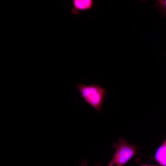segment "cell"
<instances>
[{"instance_id": "1", "label": "cell", "mask_w": 166, "mask_h": 166, "mask_svg": "<svg viewBox=\"0 0 166 166\" xmlns=\"http://www.w3.org/2000/svg\"><path fill=\"white\" fill-rule=\"evenodd\" d=\"M76 87L81 97L87 103L99 112L102 111L106 95L105 89L95 84L88 85L80 83Z\"/></svg>"}, {"instance_id": "2", "label": "cell", "mask_w": 166, "mask_h": 166, "mask_svg": "<svg viewBox=\"0 0 166 166\" xmlns=\"http://www.w3.org/2000/svg\"><path fill=\"white\" fill-rule=\"evenodd\" d=\"M115 151L108 166H123L136 154L139 147L128 143L127 140L120 138L117 143L113 144Z\"/></svg>"}, {"instance_id": "3", "label": "cell", "mask_w": 166, "mask_h": 166, "mask_svg": "<svg viewBox=\"0 0 166 166\" xmlns=\"http://www.w3.org/2000/svg\"><path fill=\"white\" fill-rule=\"evenodd\" d=\"M72 3L74 6L72 11H75L74 14H75L77 13V11H85L91 9L93 6L94 2L92 0H73Z\"/></svg>"}, {"instance_id": "4", "label": "cell", "mask_w": 166, "mask_h": 166, "mask_svg": "<svg viewBox=\"0 0 166 166\" xmlns=\"http://www.w3.org/2000/svg\"><path fill=\"white\" fill-rule=\"evenodd\" d=\"M154 159L161 166H166V138L156 150Z\"/></svg>"}, {"instance_id": "5", "label": "cell", "mask_w": 166, "mask_h": 166, "mask_svg": "<svg viewBox=\"0 0 166 166\" xmlns=\"http://www.w3.org/2000/svg\"><path fill=\"white\" fill-rule=\"evenodd\" d=\"M155 6L163 16H166V0H157Z\"/></svg>"}, {"instance_id": "6", "label": "cell", "mask_w": 166, "mask_h": 166, "mask_svg": "<svg viewBox=\"0 0 166 166\" xmlns=\"http://www.w3.org/2000/svg\"><path fill=\"white\" fill-rule=\"evenodd\" d=\"M80 166H88L87 160H82ZM94 166H101V164L99 163H97Z\"/></svg>"}, {"instance_id": "7", "label": "cell", "mask_w": 166, "mask_h": 166, "mask_svg": "<svg viewBox=\"0 0 166 166\" xmlns=\"http://www.w3.org/2000/svg\"><path fill=\"white\" fill-rule=\"evenodd\" d=\"M140 166H157L151 165H148V164H142Z\"/></svg>"}]
</instances>
